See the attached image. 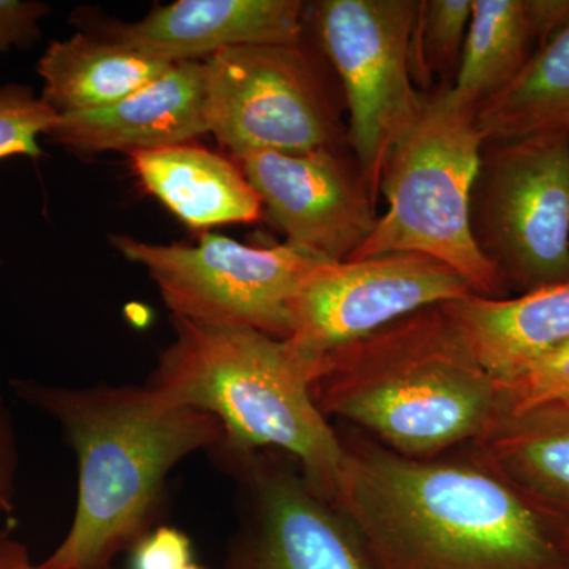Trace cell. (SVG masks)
<instances>
[{"label":"cell","mask_w":569,"mask_h":569,"mask_svg":"<svg viewBox=\"0 0 569 569\" xmlns=\"http://www.w3.org/2000/svg\"><path fill=\"white\" fill-rule=\"evenodd\" d=\"M13 389L61 425L80 463L69 533L37 569L110 568L151 531L170 471L224 437L219 419L148 385L69 389L17 380Z\"/></svg>","instance_id":"obj_2"},{"label":"cell","mask_w":569,"mask_h":569,"mask_svg":"<svg viewBox=\"0 0 569 569\" xmlns=\"http://www.w3.org/2000/svg\"><path fill=\"white\" fill-rule=\"evenodd\" d=\"M471 231L509 291L569 282V134L486 142Z\"/></svg>","instance_id":"obj_6"},{"label":"cell","mask_w":569,"mask_h":569,"mask_svg":"<svg viewBox=\"0 0 569 569\" xmlns=\"http://www.w3.org/2000/svg\"><path fill=\"white\" fill-rule=\"evenodd\" d=\"M568 24L569 0H473L452 89L478 107L507 88Z\"/></svg>","instance_id":"obj_16"},{"label":"cell","mask_w":569,"mask_h":569,"mask_svg":"<svg viewBox=\"0 0 569 569\" xmlns=\"http://www.w3.org/2000/svg\"><path fill=\"white\" fill-rule=\"evenodd\" d=\"M302 10L299 0H179L107 36L163 61H208L244 44L301 43Z\"/></svg>","instance_id":"obj_13"},{"label":"cell","mask_w":569,"mask_h":569,"mask_svg":"<svg viewBox=\"0 0 569 569\" xmlns=\"http://www.w3.org/2000/svg\"><path fill=\"white\" fill-rule=\"evenodd\" d=\"M186 569H204L203 567H198V565H189V567H187Z\"/></svg>","instance_id":"obj_28"},{"label":"cell","mask_w":569,"mask_h":569,"mask_svg":"<svg viewBox=\"0 0 569 569\" xmlns=\"http://www.w3.org/2000/svg\"><path fill=\"white\" fill-rule=\"evenodd\" d=\"M470 295L473 290L462 276L425 254L326 261L291 302L288 340L320 361L400 318Z\"/></svg>","instance_id":"obj_10"},{"label":"cell","mask_w":569,"mask_h":569,"mask_svg":"<svg viewBox=\"0 0 569 569\" xmlns=\"http://www.w3.org/2000/svg\"><path fill=\"white\" fill-rule=\"evenodd\" d=\"M58 114L28 86L0 88V160L10 157H40L39 138L47 137Z\"/></svg>","instance_id":"obj_23"},{"label":"cell","mask_w":569,"mask_h":569,"mask_svg":"<svg viewBox=\"0 0 569 569\" xmlns=\"http://www.w3.org/2000/svg\"><path fill=\"white\" fill-rule=\"evenodd\" d=\"M176 337L148 387L171 402L219 419L224 437L212 455L279 451L331 503L346 445L312 396L318 359L288 339L250 328L173 318Z\"/></svg>","instance_id":"obj_4"},{"label":"cell","mask_w":569,"mask_h":569,"mask_svg":"<svg viewBox=\"0 0 569 569\" xmlns=\"http://www.w3.org/2000/svg\"><path fill=\"white\" fill-rule=\"evenodd\" d=\"M50 11L47 3L0 0V52L36 43L40 37V21Z\"/></svg>","instance_id":"obj_25"},{"label":"cell","mask_w":569,"mask_h":569,"mask_svg":"<svg viewBox=\"0 0 569 569\" xmlns=\"http://www.w3.org/2000/svg\"><path fill=\"white\" fill-rule=\"evenodd\" d=\"M192 563V542L171 527L149 531L132 548V569H186Z\"/></svg>","instance_id":"obj_24"},{"label":"cell","mask_w":569,"mask_h":569,"mask_svg":"<svg viewBox=\"0 0 569 569\" xmlns=\"http://www.w3.org/2000/svg\"><path fill=\"white\" fill-rule=\"evenodd\" d=\"M18 448L10 411L0 399V516L13 511Z\"/></svg>","instance_id":"obj_26"},{"label":"cell","mask_w":569,"mask_h":569,"mask_svg":"<svg viewBox=\"0 0 569 569\" xmlns=\"http://www.w3.org/2000/svg\"><path fill=\"white\" fill-rule=\"evenodd\" d=\"M473 0H421L411 36L410 63L415 82L432 84L436 73H458L471 21ZM456 78V74H455Z\"/></svg>","instance_id":"obj_21"},{"label":"cell","mask_w":569,"mask_h":569,"mask_svg":"<svg viewBox=\"0 0 569 569\" xmlns=\"http://www.w3.org/2000/svg\"><path fill=\"white\" fill-rule=\"evenodd\" d=\"M239 162L287 242L299 249L346 261L376 228L377 203L337 149L250 152Z\"/></svg>","instance_id":"obj_12"},{"label":"cell","mask_w":569,"mask_h":569,"mask_svg":"<svg viewBox=\"0 0 569 569\" xmlns=\"http://www.w3.org/2000/svg\"><path fill=\"white\" fill-rule=\"evenodd\" d=\"M331 505L376 569H569L559 531L496 475L466 459H411L343 441Z\"/></svg>","instance_id":"obj_1"},{"label":"cell","mask_w":569,"mask_h":569,"mask_svg":"<svg viewBox=\"0 0 569 569\" xmlns=\"http://www.w3.org/2000/svg\"><path fill=\"white\" fill-rule=\"evenodd\" d=\"M482 141L569 134V24L507 88L478 104Z\"/></svg>","instance_id":"obj_20"},{"label":"cell","mask_w":569,"mask_h":569,"mask_svg":"<svg viewBox=\"0 0 569 569\" xmlns=\"http://www.w3.org/2000/svg\"><path fill=\"white\" fill-rule=\"evenodd\" d=\"M477 104L441 86L421 118L392 149L381 174L387 211L348 260L419 253L455 269L482 298H508V287L478 249L471 192L485 141Z\"/></svg>","instance_id":"obj_5"},{"label":"cell","mask_w":569,"mask_h":569,"mask_svg":"<svg viewBox=\"0 0 569 569\" xmlns=\"http://www.w3.org/2000/svg\"><path fill=\"white\" fill-rule=\"evenodd\" d=\"M417 0H323L318 28L342 82L356 168L377 203L381 174L397 142L421 118L410 63Z\"/></svg>","instance_id":"obj_8"},{"label":"cell","mask_w":569,"mask_h":569,"mask_svg":"<svg viewBox=\"0 0 569 569\" xmlns=\"http://www.w3.org/2000/svg\"><path fill=\"white\" fill-rule=\"evenodd\" d=\"M173 66L116 41L78 33L52 41L41 56L40 99L58 116L100 110L159 80Z\"/></svg>","instance_id":"obj_19"},{"label":"cell","mask_w":569,"mask_h":569,"mask_svg":"<svg viewBox=\"0 0 569 569\" xmlns=\"http://www.w3.org/2000/svg\"><path fill=\"white\" fill-rule=\"evenodd\" d=\"M0 569H37L29 557L28 548L7 531L0 533Z\"/></svg>","instance_id":"obj_27"},{"label":"cell","mask_w":569,"mask_h":569,"mask_svg":"<svg viewBox=\"0 0 569 569\" xmlns=\"http://www.w3.org/2000/svg\"><path fill=\"white\" fill-rule=\"evenodd\" d=\"M209 133L242 157L337 149L339 121L301 43L228 48L204 61Z\"/></svg>","instance_id":"obj_9"},{"label":"cell","mask_w":569,"mask_h":569,"mask_svg":"<svg viewBox=\"0 0 569 569\" xmlns=\"http://www.w3.org/2000/svg\"><path fill=\"white\" fill-rule=\"evenodd\" d=\"M310 389L326 418L351 422L411 459L470 445L501 411L497 378L447 305L323 356Z\"/></svg>","instance_id":"obj_3"},{"label":"cell","mask_w":569,"mask_h":569,"mask_svg":"<svg viewBox=\"0 0 569 569\" xmlns=\"http://www.w3.org/2000/svg\"><path fill=\"white\" fill-rule=\"evenodd\" d=\"M447 306L497 380L569 340V282L516 298L470 295Z\"/></svg>","instance_id":"obj_18"},{"label":"cell","mask_w":569,"mask_h":569,"mask_svg":"<svg viewBox=\"0 0 569 569\" xmlns=\"http://www.w3.org/2000/svg\"><path fill=\"white\" fill-rule=\"evenodd\" d=\"M0 533H2V531H0Z\"/></svg>","instance_id":"obj_29"},{"label":"cell","mask_w":569,"mask_h":569,"mask_svg":"<svg viewBox=\"0 0 569 569\" xmlns=\"http://www.w3.org/2000/svg\"><path fill=\"white\" fill-rule=\"evenodd\" d=\"M142 186L193 228L257 222L260 197L219 153L189 144L130 153Z\"/></svg>","instance_id":"obj_17"},{"label":"cell","mask_w":569,"mask_h":569,"mask_svg":"<svg viewBox=\"0 0 569 569\" xmlns=\"http://www.w3.org/2000/svg\"><path fill=\"white\" fill-rule=\"evenodd\" d=\"M468 458L529 501L569 546V406L500 413Z\"/></svg>","instance_id":"obj_15"},{"label":"cell","mask_w":569,"mask_h":569,"mask_svg":"<svg viewBox=\"0 0 569 569\" xmlns=\"http://www.w3.org/2000/svg\"><path fill=\"white\" fill-rule=\"evenodd\" d=\"M204 133V62H179L110 107L58 116L47 137L74 151L132 153L187 144Z\"/></svg>","instance_id":"obj_14"},{"label":"cell","mask_w":569,"mask_h":569,"mask_svg":"<svg viewBox=\"0 0 569 569\" xmlns=\"http://www.w3.org/2000/svg\"><path fill=\"white\" fill-rule=\"evenodd\" d=\"M282 455L213 456L244 496L223 569H376L342 516Z\"/></svg>","instance_id":"obj_11"},{"label":"cell","mask_w":569,"mask_h":569,"mask_svg":"<svg viewBox=\"0 0 569 569\" xmlns=\"http://www.w3.org/2000/svg\"><path fill=\"white\" fill-rule=\"evenodd\" d=\"M111 244L148 271L173 318L279 339L291 335L290 307L299 288L329 261L290 242L253 247L219 234L194 246L149 244L129 236H112Z\"/></svg>","instance_id":"obj_7"},{"label":"cell","mask_w":569,"mask_h":569,"mask_svg":"<svg viewBox=\"0 0 569 569\" xmlns=\"http://www.w3.org/2000/svg\"><path fill=\"white\" fill-rule=\"evenodd\" d=\"M497 381L500 413H522L552 403L569 406V340Z\"/></svg>","instance_id":"obj_22"}]
</instances>
